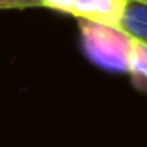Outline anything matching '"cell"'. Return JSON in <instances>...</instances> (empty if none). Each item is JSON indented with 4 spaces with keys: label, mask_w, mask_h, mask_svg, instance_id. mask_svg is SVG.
<instances>
[{
    "label": "cell",
    "mask_w": 147,
    "mask_h": 147,
    "mask_svg": "<svg viewBox=\"0 0 147 147\" xmlns=\"http://www.w3.org/2000/svg\"><path fill=\"white\" fill-rule=\"evenodd\" d=\"M119 28L131 38L147 42V0H127Z\"/></svg>",
    "instance_id": "obj_3"
},
{
    "label": "cell",
    "mask_w": 147,
    "mask_h": 147,
    "mask_svg": "<svg viewBox=\"0 0 147 147\" xmlns=\"http://www.w3.org/2000/svg\"><path fill=\"white\" fill-rule=\"evenodd\" d=\"M45 0H0V10H22V8H45Z\"/></svg>",
    "instance_id": "obj_5"
},
{
    "label": "cell",
    "mask_w": 147,
    "mask_h": 147,
    "mask_svg": "<svg viewBox=\"0 0 147 147\" xmlns=\"http://www.w3.org/2000/svg\"><path fill=\"white\" fill-rule=\"evenodd\" d=\"M79 22L83 32V45L89 57L107 69L127 71L133 38L119 26L101 24L83 18H79Z\"/></svg>",
    "instance_id": "obj_1"
},
{
    "label": "cell",
    "mask_w": 147,
    "mask_h": 147,
    "mask_svg": "<svg viewBox=\"0 0 147 147\" xmlns=\"http://www.w3.org/2000/svg\"><path fill=\"white\" fill-rule=\"evenodd\" d=\"M127 73L133 77V81L139 87H147V42L133 38Z\"/></svg>",
    "instance_id": "obj_4"
},
{
    "label": "cell",
    "mask_w": 147,
    "mask_h": 147,
    "mask_svg": "<svg viewBox=\"0 0 147 147\" xmlns=\"http://www.w3.org/2000/svg\"><path fill=\"white\" fill-rule=\"evenodd\" d=\"M127 0H71L67 14L83 20L119 26Z\"/></svg>",
    "instance_id": "obj_2"
}]
</instances>
